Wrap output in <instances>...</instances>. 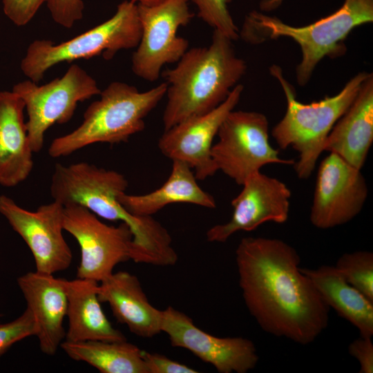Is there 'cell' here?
Returning a JSON list of instances; mask_svg holds the SVG:
<instances>
[{"instance_id":"obj_1","label":"cell","mask_w":373,"mask_h":373,"mask_svg":"<svg viewBox=\"0 0 373 373\" xmlns=\"http://www.w3.org/2000/svg\"><path fill=\"white\" fill-rule=\"evenodd\" d=\"M236 262L245 305L265 332L306 345L327 328L329 308L301 271L292 246L277 238L245 237Z\"/></svg>"},{"instance_id":"obj_2","label":"cell","mask_w":373,"mask_h":373,"mask_svg":"<svg viewBox=\"0 0 373 373\" xmlns=\"http://www.w3.org/2000/svg\"><path fill=\"white\" fill-rule=\"evenodd\" d=\"M125 176L85 162L64 165L57 163L52 174L50 192L54 201L63 206L77 204L97 217L121 221L130 227L133 238V260L155 266L171 262L175 250L167 229L152 216H137L128 212L117 196L128 187Z\"/></svg>"},{"instance_id":"obj_3","label":"cell","mask_w":373,"mask_h":373,"mask_svg":"<svg viewBox=\"0 0 373 373\" xmlns=\"http://www.w3.org/2000/svg\"><path fill=\"white\" fill-rule=\"evenodd\" d=\"M232 41L214 30L209 46L187 50L174 68L162 72L167 84L164 130L211 112L227 98L247 70Z\"/></svg>"},{"instance_id":"obj_4","label":"cell","mask_w":373,"mask_h":373,"mask_svg":"<svg viewBox=\"0 0 373 373\" xmlns=\"http://www.w3.org/2000/svg\"><path fill=\"white\" fill-rule=\"evenodd\" d=\"M373 21V0H345L332 14L305 26H292L277 17L258 11L245 17L239 37L251 44H259L267 39L287 37L300 47L302 59L296 67V80L304 86L321 60L343 55L346 50L343 43L356 27Z\"/></svg>"},{"instance_id":"obj_5","label":"cell","mask_w":373,"mask_h":373,"mask_svg":"<svg viewBox=\"0 0 373 373\" xmlns=\"http://www.w3.org/2000/svg\"><path fill=\"white\" fill-rule=\"evenodd\" d=\"M166 82L144 92L124 82L111 83L87 107L77 128L52 141L49 155L68 156L95 143L126 142L144 129V118L166 95Z\"/></svg>"},{"instance_id":"obj_6","label":"cell","mask_w":373,"mask_h":373,"mask_svg":"<svg viewBox=\"0 0 373 373\" xmlns=\"http://www.w3.org/2000/svg\"><path fill=\"white\" fill-rule=\"evenodd\" d=\"M270 73L278 80L287 100L285 114L273 128L272 137L280 149L290 146L298 153L299 159L294 164L295 171L299 178L307 179L325 151L332 128L350 106L370 73H358L334 96L303 104L296 99L294 90L284 77L280 67L273 65Z\"/></svg>"},{"instance_id":"obj_7","label":"cell","mask_w":373,"mask_h":373,"mask_svg":"<svg viewBox=\"0 0 373 373\" xmlns=\"http://www.w3.org/2000/svg\"><path fill=\"white\" fill-rule=\"evenodd\" d=\"M140 37L137 5L125 0L110 19L68 41L58 44L47 39L33 41L20 68L28 79L39 83L45 73L57 64L99 55L109 60L119 50L136 48Z\"/></svg>"},{"instance_id":"obj_8","label":"cell","mask_w":373,"mask_h":373,"mask_svg":"<svg viewBox=\"0 0 373 373\" xmlns=\"http://www.w3.org/2000/svg\"><path fill=\"white\" fill-rule=\"evenodd\" d=\"M12 90L24 103L28 135L34 153L43 149L49 128L69 122L79 102L101 93L96 80L77 64L70 65L62 77L46 84L39 86L28 79L14 85Z\"/></svg>"},{"instance_id":"obj_9","label":"cell","mask_w":373,"mask_h":373,"mask_svg":"<svg viewBox=\"0 0 373 373\" xmlns=\"http://www.w3.org/2000/svg\"><path fill=\"white\" fill-rule=\"evenodd\" d=\"M211 157L221 171L239 185L269 164L294 165L293 160L279 157L269 141L267 117L254 111H231L222 122Z\"/></svg>"},{"instance_id":"obj_10","label":"cell","mask_w":373,"mask_h":373,"mask_svg":"<svg viewBox=\"0 0 373 373\" xmlns=\"http://www.w3.org/2000/svg\"><path fill=\"white\" fill-rule=\"evenodd\" d=\"M189 1L164 0L151 6L137 4L141 37L131 58L136 76L150 82L157 81L162 67L177 63L188 50V40L177 32L194 16Z\"/></svg>"},{"instance_id":"obj_11","label":"cell","mask_w":373,"mask_h":373,"mask_svg":"<svg viewBox=\"0 0 373 373\" xmlns=\"http://www.w3.org/2000/svg\"><path fill=\"white\" fill-rule=\"evenodd\" d=\"M63 227L80 247L77 278L99 283L117 264L131 259L133 236L125 222L108 225L87 209L68 204L64 206Z\"/></svg>"},{"instance_id":"obj_12","label":"cell","mask_w":373,"mask_h":373,"mask_svg":"<svg viewBox=\"0 0 373 373\" xmlns=\"http://www.w3.org/2000/svg\"><path fill=\"white\" fill-rule=\"evenodd\" d=\"M64 206L56 201L29 211L0 195V213L30 249L36 271L54 274L68 269L73 254L63 235Z\"/></svg>"},{"instance_id":"obj_13","label":"cell","mask_w":373,"mask_h":373,"mask_svg":"<svg viewBox=\"0 0 373 373\" xmlns=\"http://www.w3.org/2000/svg\"><path fill=\"white\" fill-rule=\"evenodd\" d=\"M367 194V185L361 169L338 155L329 153L318 167L310 222L321 229L344 224L361 212Z\"/></svg>"},{"instance_id":"obj_14","label":"cell","mask_w":373,"mask_h":373,"mask_svg":"<svg viewBox=\"0 0 373 373\" xmlns=\"http://www.w3.org/2000/svg\"><path fill=\"white\" fill-rule=\"evenodd\" d=\"M161 332L167 334L173 347L188 350L220 373H246L253 370L259 360L252 341L241 336H213L171 306L162 310Z\"/></svg>"},{"instance_id":"obj_15","label":"cell","mask_w":373,"mask_h":373,"mask_svg":"<svg viewBox=\"0 0 373 373\" xmlns=\"http://www.w3.org/2000/svg\"><path fill=\"white\" fill-rule=\"evenodd\" d=\"M243 88L242 85L237 84L227 98L211 112L164 130L158 140L162 154L172 161L188 164L198 180L214 175L218 169L211 154L213 141L226 116L239 102Z\"/></svg>"},{"instance_id":"obj_16","label":"cell","mask_w":373,"mask_h":373,"mask_svg":"<svg viewBox=\"0 0 373 373\" xmlns=\"http://www.w3.org/2000/svg\"><path fill=\"white\" fill-rule=\"evenodd\" d=\"M242 186L231 202V219L207 231L209 242H224L238 231H251L267 222L283 224L288 220L291 191L283 182L258 171Z\"/></svg>"},{"instance_id":"obj_17","label":"cell","mask_w":373,"mask_h":373,"mask_svg":"<svg viewBox=\"0 0 373 373\" xmlns=\"http://www.w3.org/2000/svg\"><path fill=\"white\" fill-rule=\"evenodd\" d=\"M65 280L37 271L17 280L32 314L39 348L49 356L56 354L66 338L63 325L68 307Z\"/></svg>"},{"instance_id":"obj_18","label":"cell","mask_w":373,"mask_h":373,"mask_svg":"<svg viewBox=\"0 0 373 373\" xmlns=\"http://www.w3.org/2000/svg\"><path fill=\"white\" fill-rule=\"evenodd\" d=\"M97 295L108 303L117 321L141 338L161 332L162 310L149 301L137 277L126 271L113 272L99 283Z\"/></svg>"},{"instance_id":"obj_19","label":"cell","mask_w":373,"mask_h":373,"mask_svg":"<svg viewBox=\"0 0 373 373\" xmlns=\"http://www.w3.org/2000/svg\"><path fill=\"white\" fill-rule=\"evenodd\" d=\"M25 105L12 90L0 91V185L14 187L25 181L34 165Z\"/></svg>"},{"instance_id":"obj_20","label":"cell","mask_w":373,"mask_h":373,"mask_svg":"<svg viewBox=\"0 0 373 373\" xmlns=\"http://www.w3.org/2000/svg\"><path fill=\"white\" fill-rule=\"evenodd\" d=\"M372 142L373 75L370 73L350 106L330 131L324 151L336 153L361 169Z\"/></svg>"},{"instance_id":"obj_21","label":"cell","mask_w":373,"mask_h":373,"mask_svg":"<svg viewBox=\"0 0 373 373\" xmlns=\"http://www.w3.org/2000/svg\"><path fill=\"white\" fill-rule=\"evenodd\" d=\"M65 285L68 322L66 341L126 340L119 330L113 327L102 310L97 295L98 282L77 278L72 280L66 279Z\"/></svg>"},{"instance_id":"obj_22","label":"cell","mask_w":373,"mask_h":373,"mask_svg":"<svg viewBox=\"0 0 373 373\" xmlns=\"http://www.w3.org/2000/svg\"><path fill=\"white\" fill-rule=\"evenodd\" d=\"M197 180L188 164L173 160L171 172L160 188L143 195L122 192L117 196V200L128 212L137 216H152L174 203H189L215 209L216 202L213 196L204 191Z\"/></svg>"},{"instance_id":"obj_23","label":"cell","mask_w":373,"mask_h":373,"mask_svg":"<svg viewBox=\"0 0 373 373\" xmlns=\"http://www.w3.org/2000/svg\"><path fill=\"white\" fill-rule=\"evenodd\" d=\"M323 300L341 318L350 322L360 336L373 335V301L348 283L334 266L301 268Z\"/></svg>"},{"instance_id":"obj_24","label":"cell","mask_w":373,"mask_h":373,"mask_svg":"<svg viewBox=\"0 0 373 373\" xmlns=\"http://www.w3.org/2000/svg\"><path fill=\"white\" fill-rule=\"evenodd\" d=\"M60 347L68 357L84 361L101 373H147L143 350L127 342L64 341Z\"/></svg>"},{"instance_id":"obj_25","label":"cell","mask_w":373,"mask_h":373,"mask_svg":"<svg viewBox=\"0 0 373 373\" xmlns=\"http://www.w3.org/2000/svg\"><path fill=\"white\" fill-rule=\"evenodd\" d=\"M346 281L373 301V254L357 251L343 254L334 265Z\"/></svg>"},{"instance_id":"obj_26","label":"cell","mask_w":373,"mask_h":373,"mask_svg":"<svg viewBox=\"0 0 373 373\" xmlns=\"http://www.w3.org/2000/svg\"><path fill=\"white\" fill-rule=\"evenodd\" d=\"M198 10V17L232 41L239 37V30L229 11L232 0H189Z\"/></svg>"},{"instance_id":"obj_27","label":"cell","mask_w":373,"mask_h":373,"mask_svg":"<svg viewBox=\"0 0 373 373\" xmlns=\"http://www.w3.org/2000/svg\"><path fill=\"white\" fill-rule=\"evenodd\" d=\"M36 332L32 314L27 307L16 319L0 324V357L17 342L28 336H35Z\"/></svg>"},{"instance_id":"obj_28","label":"cell","mask_w":373,"mask_h":373,"mask_svg":"<svg viewBox=\"0 0 373 373\" xmlns=\"http://www.w3.org/2000/svg\"><path fill=\"white\" fill-rule=\"evenodd\" d=\"M46 4L52 19L64 28H72L83 17L82 0H48Z\"/></svg>"},{"instance_id":"obj_29","label":"cell","mask_w":373,"mask_h":373,"mask_svg":"<svg viewBox=\"0 0 373 373\" xmlns=\"http://www.w3.org/2000/svg\"><path fill=\"white\" fill-rule=\"evenodd\" d=\"M48 0H2L6 16L16 26H23L35 17Z\"/></svg>"},{"instance_id":"obj_30","label":"cell","mask_w":373,"mask_h":373,"mask_svg":"<svg viewBox=\"0 0 373 373\" xmlns=\"http://www.w3.org/2000/svg\"><path fill=\"white\" fill-rule=\"evenodd\" d=\"M143 358L147 373H198L184 364L173 361L158 353H150L143 350Z\"/></svg>"},{"instance_id":"obj_31","label":"cell","mask_w":373,"mask_h":373,"mask_svg":"<svg viewBox=\"0 0 373 373\" xmlns=\"http://www.w3.org/2000/svg\"><path fill=\"white\" fill-rule=\"evenodd\" d=\"M371 338L360 336L348 346L349 354L359 363V373L373 372V343Z\"/></svg>"},{"instance_id":"obj_32","label":"cell","mask_w":373,"mask_h":373,"mask_svg":"<svg viewBox=\"0 0 373 373\" xmlns=\"http://www.w3.org/2000/svg\"><path fill=\"white\" fill-rule=\"evenodd\" d=\"M283 0H261L260 8L263 11H271L280 6Z\"/></svg>"},{"instance_id":"obj_33","label":"cell","mask_w":373,"mask_h":373,"mask_svg":"<svg viewBox=\"0 0 373 373\" xmlns=\"http://www.w3.org/2000/svg\"><path fill=\"white\" fill-rule=\"evenodd\" d=\"M137 4L151 6L158 4L164 0H131Z\"/></svg>"},{"instance_id":"obj_34","label":"cell","mask_w":373,"mask_h":373,"mask_svg":"<svg viewBox=\"0 0 373 373\" xmlns=\"http://www.w3.org/2000/svg\"><path fill=\"white\" fill-rule=\"evenodd\" d=\"M0 316H1V314H0Z\"/></svg>"}]
</instances>
